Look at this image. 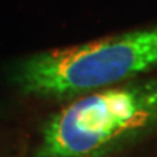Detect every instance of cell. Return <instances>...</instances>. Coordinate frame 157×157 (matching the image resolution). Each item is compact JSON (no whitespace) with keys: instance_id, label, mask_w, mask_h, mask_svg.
Wrapping results in <instances>:
<instances>
[{"instance_id":"7a4b0ae2","label":"cell","mask_w":157,"mask_h":157,"mask_svg":"<svg viewBox=\"0 0 157 157\" xmlns=\"http://www.w3.org/2000/svg\"><path fill=\"white\" fill-rule=\"evenodd\" d=\"M157 67V26L34 52L17 60L9 80L17 92L70 102L141 77Z\"/></svg>"},{"instance_id":"6da1fadb","label":"cell","mask_w":157,"mask_h":157,"mask_svg":"<svg viewBox=\"0 0 157 157\" xmlns=\"http://www.w3.org/2000/svg\"><path fill=\"white\" fill-rule=\"evenodd\" d=\"M157 135V76L63 103L45 118L32 157H115Z\"/></svg>"}]
</instances>
